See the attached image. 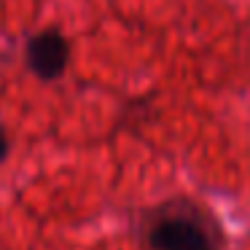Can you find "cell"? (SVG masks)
<instances>
[{
	"instance_id": "1",
	"label": "cell",
	"mask_w": 250,
	"mask_h": 250,
	"mask_svg": "<svg viewBox=\"0 0 250 250\" xmlns=\"http://www.w3.org/2000/svg\"><path fill=\"white\" fill-rule=\"evenodd\" d=\"M151 250H215L210 231L196 218L164 215L148 231Z\"/></svg>"
},
{
	"instance_id": "2",
	"label": "cell",
	"mask_w": 250,
	"mask_h": 250,
	"mask_svg": "<svg viewBox=\"0 0 250 250\" xmlns=\"http://www.w3.org/2000/svg\"><path fill=\"white\" fill-rule=\"evenodd\" d=\"M27 67L41 81H57L67 70L70 62V43L57 27L41 30L27 41Z\"/></svg>"
},
{
	"instance_id": "3",
	"label": "cell",
	"mask_w": 250,
	"mask_h": 250,
	"mask_svg": "<svg viewBox=\"0 0 250 250\" xmlns=\"http://www.w3.org/2000/svg\"><path fill=\"white\" fill-rule=\"evenodd\" d=\"M8 151H11V143H8V135L3 129V124H0V162L8 156Z\"/></svg>"
}]
</instances>
